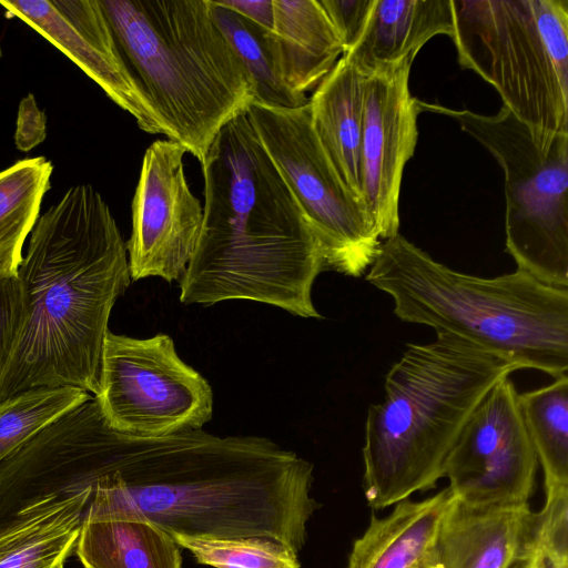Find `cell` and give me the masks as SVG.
<instances>
[{
    "label": "cell",
    "mask_w": 568,
    "mask_h": 568,
    "mask_svg": "<svg viewBox=\"0 0 568 568\" xmlns=\"http://www.w3.org/2000/svg\"><path fill=\"white\" fill-rule=\"evenodd\" d=\"M104 473L83 520H146L170 535L263 537L298 554L320 504L313 464L271 439L202 429L138 437L102 429Z\"/></svg>",
    "instance_id": "6da1fadb"
},
{
    "label": "cell",
    "mask_w": 568,
    "mask_h": 568,
    "mask_svg": "<svg viewBox=\"0 0 568 568\" xmlns=\"http://www.w3.org/2000/svg\"><path fill=\"white\" fill-rule=\"evenodd\" d=\"M201 165L203 223L181 303L248 300L321 318L312 301L325 270L320 243L246 113L221 129Z\"/></svg>",
    "instance_id": "7a4b0ae2"
},
{
    "label": "cell",
    "mask_w": 568,
    "mask_h": 568,
    "mask_svg": "<svg viewBox=\"0 0 568 568\" xmlns=\"http://www.w3.org/2000/svg\"><path fill=\"white\" fill-rule=\"evenodd\" d=\"M18 276L24 317L0 403L38 387L97 396L111 310L131 282L126 245L98 191L71 187L38 217Z\"/></svg>",
    "instance_id": "3957f363"
},
{
    "label": "cell",
    "mask_w": 568,
    "mask_h": 568,
    "mask_svg": "<svg viewBox=\"0 0 568 568\" xmlns=\"http://www.w3.org/2000/svg\"><path fill=\"white\" fill-rule=\"evenodd\" d=\"M517 366L449 333L407 344L367 410L364 494L374 510L436 487L446 458L487 392Z\"/></svg>",
    "instance_id": "277c9868"
},
{
    "label": "cell",
    "mask_w": 568,
    "mask_h": 568,
    "mask_svg": "<svg viewBox=\"0 0 568 568\" xmlns=\"http://www.w3.org/2000/svg\"><path fill=\"white\" fill-rule=\"evenodd\" d=\"M366 280L407 323L454 334L517 366L554 378L568 371V288L524 271L496 277L457 272L399 233L382 242Z\"/></svg>",
    "instance_id": "5b68a950"
},
{
    "label": "cell",
    "mask_w": 568,
    "mask_h": 568,
    "mask_svg": "<svg viewBox=\"0 0 568 568\" xmlns=\"http://www.w3.org/2000/svg\"><path fill=\"white\" fill-rule=\"evenodd\" d=\"M162 134L202 164L221 129L254 102L251 79L209 0H99Z\"/></svg>",
    "instance_id": "8992f818"
},
{
    "label": "cell",
    "mask_w": 568,
    "mask_h": 568,
    "mask_svg": "<svg viewBox=\"0 0 568 568\" xmlns=\"http://www.w3.org/2000/svg\"><path fill=\"white\" fill-rule=\"evenodd\" d=\"M422 111L456 120L505 174L506 250L517 268L568 288V134L540 135L506 106L495 115L419 101Z\"/></svg>",
    "instance_id": "52a82bcc"
},
{
    "label": "cell",
    "mask_w": 568,
    "mask_h": 568,
    "mask_svg": "<svg viewBox=\"0 0 568 568\" xmlns=\"http://www.w3.org/2000/svg\"><path fill=\"white\" fill-rule=\"evenodd\" d=\"M459 64L490 83L504 106L540 135L568 134V92L530 0H450Z\"/></svg>",
    "instance_id": "ba28073f"
},
{
    "label": "cell",
    "mask_w": 568,
    "mask_h": 568,
    "mask_svg": "<svg viewBox=\"0 0 568 568\" xmlns=\"http://www.w3.org/2000/svg\"><path fill=\"white\" fill-rule=\"evenodd\" d=\"M247 119L300 204L320 243L325 270L361 276L381 237L364 204L347 189L312 125L308 102L272 108L253 102Z\"/></svg>",
    "instance_id": "9c48e42d"
},
{
    "label": "cell",
    "mask_w": 568,
    "mask_h": 568,
    "mask_svg": "<svg viewBox=\"0 0 568 568\" xmlns=\"http://www.w3.org/2000/svg\"><path fill=\"white\" fill-rule=\"evenodd\" d=\"M94 397L113 429L138 437L202 429L213 414L210 384L164 333L134 338L108 331Z\"/></svg>",
    "instance_id": "30bf717a"
},
{
    "label": "cell",
    "mask_w": 568,
    "mask_h": 568,
    "mask_svg": "<svg viewBox=\"0 0 568 568\" xmlns=\"http://www.w3.org/2000/svg\"><path fill=\"white\" fill-rule=\"evenodd\" d=\"M538 460L509 376L498 381L473 410L452 447L444 477L456 498L474 506L526 504Z\"/></svg>",
    "instance_id": "8fae6325"
},
{
    "label": "cell",
    "mask_w": 568,
    "mask_h": 568,
    "mask_svg": "<svg viewBox=\"0 0 568 568\" xmlns=\"http://www.w3.org/2000/svg\"><path fill=\"white\" fill-rule=\"evenodd\" d=\"M185 153L170 140L154 141L144 153L125 244L132 281L150 276L180 281L194 253L203 209L186 181Z\"/></svg>",
    "instance_id": "7c38bea8"
},
{
    "label": "cell",
    "mask_w": 568,
    "mask_h": 568,
    "mask_svg": "<svg viewBox=\"0 0 568 568\" xmlns=\"http://www.w3.org/2000/svg\"><path fill=\"white\" fill-rule=\"evenodd\" d=\"M412 63L405 59L365 79L362 200L382 240L399 233L403 171L418 139L419 100L408 87Z\"/></svg>",
    "instance_id": "4fadbf2b"
},
{
    "label": "cell",
    "mask_w": 568,
    "mask_h": 568,
    "mask_svg": "<svg viewBox=\"0 0 568 568\" xmlns=\"http://www.w3.org/2000/svg\"><path fill=\"white\" fill-rule=\"evenodd\" d=\"M0 4L69 57L146 133H162L119 52L99 0H22Z\"/></svg>",
    "instance_id": "5bb4252c"
},
{
    "label": "cell",
    "mask_w": 568,
    "mask_h": 568,
    "mask_svg": "<svg viewBox=\"0 0 568 568\" xmlns=\"http://www.w3.org/2000/svg\"><path fill=\"white\" fill-rule=\"evenodd\" d=\"M535 523L528 503L474 506L455 496L428 568H531Z\"/></svg>",
    "instance_id": "9a60e30c"
},
{
    "label": "cell",
    "mask_w": 568,
    "mask_h": 568,
    "mask_svg": "<svg viewBox=\"0 0 568 568\" xmlns=\"http://www.w3.org/2000/svg\"><path fill=\"white\" fill-rule=\"evenodd\" d=\"M450 0H375L364 30L345 57L365 78L417 52L435 36H453Z\"/></svg>",
    "instance_id": "2e32d148"
},
{
    "label": "cell",
    "mask_w": 568,
    "mask_h": 568,
    "mask_svg": "<svg viewBox=\"0 0 568 568\" xmlns=\"http://www.w3.org/2000/svg\"><path fill=\"white\" fill-rule=\"evenodd\" d=\"M455 495L449 487L422 500L404 499L383 517L372 515L351 549L346 568H428L444 516Z\"/></svg>",
    "instance_id": "e0dca14e"
},
{
    "label": "cell",
    "mask_w": 568,
    "mask_h": 568,
    "mask_svg": "<svg viewBox=\"0 0 568 568\" xmlns=\"http://www.w3.org/2000/svg\"><path fill=\"white\" fill-rule=\"evenodd\" d=\"M271 41L281 79L293 92L315 90L344 53L318 0H273Z\"/></svg>",
    "instance_id": "ac0fdd59"
},
{
    "label": "cell",
    "mask_w": 568,
    "mask_h": 568,
    "mask_svg": "<svg viewBox=\"0 0 568 568\" xmlns=\"http://www.w3.org/2000/svg\"><path fill=\"white\" fill-rule=\"evenodd\" d=\"M365 79L342 55L308 100L312 125L321 145L344 184L362 203Z\"/></svg>",
    "instance_id": "d6986e66"
},
{
    "label": "cell",
    "mask_w": 568,
    "mask_h": 568,
    "mask_svg": "<svg viewBox=\"0 0 568 568\" xmlns=\"http://www.w3.org/2000/svg\"><path fill=\"white\" fill-rule=\"evenodd\" d=\"M74 550L83 568H182L180 546L146 520L85 521Z\"/></svg>",
    "instance_id": "ffe728a7"
},
{
    "label": "cell",
    "mask_w": 568,
    "mask_h": 568,
    "mask_svg": "<svg viewBox=\"0 0 568 568\" xmlns=\"http://www.w3.org/2000/svg\"><path fill=\"white\" fill-rule=\"evenodd\" d=\"M52 170L47 159L38 156L0 171V276L18 274Z\"/></svg>",
    "instance_id": "44dd1931"
},
{
    "label": "cell",
    "mask_w": 568,
    "mask_h": 568,
    "mask_svg": "<svg viewBox=\"0 0 568 568\" xmlns=\"http://www.w3.org/2000/svg\"><path fill=\"white\" fill-rule=\"evenodd\" d=\"M85 505L70 501L0 537V568H64L84 524Z\"/></svg>",
    "instance_id": "7402d4cb"
},
{
    "label": "cell",
    "mask_w": 568,
    "mask_h": 568,
    "mask_svg": "<svg viewBox=\"0 0 568 568\" xmlns=\"http://www.w3.org/2000/svg\"><path fill=\"white\" fill-rule=\"evenodd\" d=\"M214 22L229 41L246 70L254 91V102L272 108H300L306 95L293 92L277 71L271 30L250 21L237 12L209 0Z\"/></svg>",
    "instance_id": "603a6c76"
},
{
    "label": "cell",
    "mask_w": 568,
    "mask_h": 568,
    "mask_svg": "<svg viewBox=\"0 0 568 568\" xmlns=\"http://www.w3.org/2000/svg\"><path fill=\"white\" fill-rule=\"evenodd\" d=\"M519 405L545 490L568 488V375L519 394Z\"/></svg>",
    "instance_id": "cb8c5ba5"
},
{
    "label": "cell",
    "mask_w": 568,
    "mask_h": 568,
    "mask_svg": "<svg viewBox=\"0 0 568 568\" xmlns=\"http://www.w3.org/2000/svg\"><path fill=\"white\" fill-rule=\"evenodd\" d=\"M70 386L38 387L0 403V464L58 417L89 399Z\"/></svg>",
    "instance_id": "d4e9b609"
},
{
    "label": "cell",
    "mask_w": 568,
    "mask_h": 568,
    "mask_svg": "<svg viewBox=\"0 0 568 568\" xmlns=\"http://www.w3.org/2000/svg\"><path fill=\"white\" fill-rule=\"evenodd\" d=\"M171 536L199 564L213 568H302L298 554L270 538Z\"/></svg>",
    "instance_id": "484cf974"
},
{
    "label": "cell",
    "mask_w": 568,
    "mask_h": 568,
    "mask_svg": "<svg viewBox=\"0 0 568 568\" xmlns=\"http://www.w3.org/2000/svg\"><path fill=\"white\" fill-rule=\"evenodd\" d=\"M536 513L531 568H568V488L545 490Z\"/></svg>",
    "instance_id": "4316f807"
},
{
    "label": "cell",
    "mask_w": 568,
    "mask_h": 568,
    "mask_svg": "<svg viewBox=\"0 0 568 568\" xmlns=\"http://www.w3.org/2000/svg\"><path fill=\"white\" fill-rule=\"evenodd\" d=\"M538 31L568 92V1L530 0Z\"/></svg>",
    "instance_id": "83f0119b"
},
{
    "label": "cell",
    "mask_w": 568,
    "mask_h": 568,
    "mask_svg": "<svg viewBox=\"0 0 568 568\" xmlns=\"http://www.w3.org/2000/svg\"><path fill=\"white\" fill-rule=\"evenodd\" d=\"M23 317V290L18 274L0 276V377L16 347Z\"/></svg>",
    "instance_id": "f1b7e54d"
},
{
    "label": "cell",
    "mask_w": 568,
    "mask_h": 568,
    "mask_svg": "<svg viewBox=\"0 0 568 568\" xmlns=\"http://www.w3.org/2000/svg\"><path fill=\"white\" fill-rule=\"evenodd\" d=\"M318 1L335 28L345 53L361 37L375 0Z\"/></svg>",
    "instance_id": "f546056e"
},
{
    "label": "cell",
    "mask_w": 568,
    "mask_h": 568,
    "mask_svg": "<svg viewBox=\"0 0 568 568\" xmlns=\"http://www.w3.org/2000/svg\"><path fill=\"white\" fill-rule=\"evenodd\" d=\"M47 135V119L32 94L24 97L19 104L14 133L16 146L28 152L39 145Z\"/></svg>",
    "instance_id": "4dcf8cb0"
},
{
    "label": "cell",
    "mask_w": 568,
    "mask_h": 568,
    "mask_svg": "<svg viewBox=\"0 0 568 568\" xmlns=\"http://www.w3.org/2000/svg\"><path fill=\"white\" fill-rule=\"evenodd\" d=\"M250 21L271 30L273 28V0H216Z\"/></svg>",
    "instance_id": "1f68e13d"
},
{
    "label": "cell",
    "mask_w": 568,
    "mask_h": 568,
    "mask_svg": "<svg viewBox=\"0 0 568 568\" xmlns=\"http://www.w3.org/2000/svg\"><path fill=\"white\" fill-rule=\"evenodd\" d=\"M0 54H1V50H0Z\"/></svg>",
    "instance_id": "d6a6232c"
}]
</instances>
